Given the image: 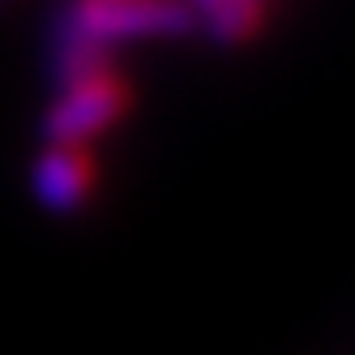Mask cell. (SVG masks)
<instances>
[{
  "label": "cell",
  "instance_id": "obj_1",
  "mask_svg": "<svg viewBox=\"0 0 355 355\" xmlns=\"http://www.w3.org/2000/svg\"><path fill=\"white\" fill-rule=\"evenodd\" d=\"M133 112V86L116 56L60 52L56 47V94L43 112V141L90 146L107 137Z\"/></svg>",
  "mask_w": 355,
  "mask_h": 355
},
{
  "label": "cell",
  "instance_id": "obj_2",
  "mask_svg": "<svg viewBox=\"0 0 355 355\" xmlns=\"http://www.w3.org/2000/svg\"><path fill=\"white\" fill-rule=\"evenodd\" d=\"M184 31H193L184 0H64L56 47L116 56L120 47L175 39Z\"/></svg>",
  "mask_w": 355,
  "mask_h": 355
},
{
  "label": "cell",
  "instance_id": "obj_3",
  "mask_svg": "<svg viewBox=\"0 0 355 355\" xmlns=\"http://www.w3.org/2000/svg\"><path fill=\"white\" fill-rule=\"evenodd\" d=\"M31 193L47 214H82L98 193V163L90 146H56L43 141L31 167Z\"/></svg>",
  "mask_w": 355,
  "mask_h": 355
},
{
  "label": "cell",
  "instance_id": "obj_4",
  "mask_svg": "<svg viewBox=\"0 0 355 355\" xmlns=\"http://www.w3.org/2000/svg\"><path fill=\"white\" fill-rule=\"evenodd\" d=\"M193 26H206L223 43H248L266 26L270 0H184Z\"/></svg>",
  "mask_w": 355,
  "mask_h": 355
}]
</instances>
